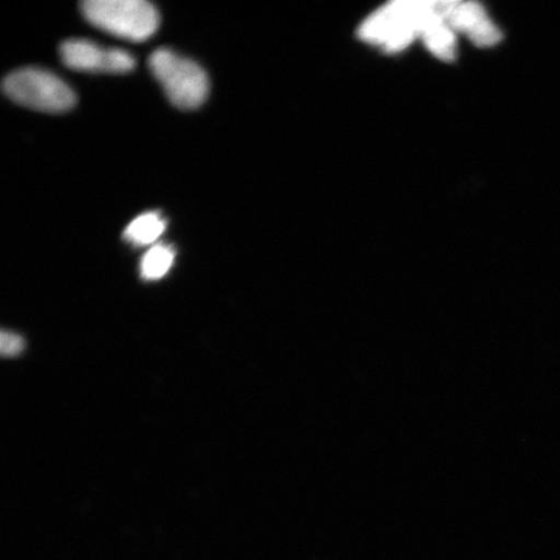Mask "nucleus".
<instances>
[{
	"label": "nucleus",
	"instance_id": "1",
	"mask_svg": "<svg viewBox=\"0 0 560 560\" xmlns=\"http://www.w3.org/2000/svg\"><path fill=\"white\" fill-rule=\"evenodd\" d=\"M446 0H405L389 3L362 24L359 35L369 44L382 46L384 51L400 52L420 37L433 20L446 18Z\"/></svg>",
	"mask_w": 560,
	"mask_h": 560
},
{
	"label": "nucleus",
	"instance_id": "2",
	"mask_svg": "<svg viewBox=\"0 0 560 560\" xmlns=\"http://www.w3.org/2000/svg\"><path fill=\"white\" fill-rule=\"evenodd\" d=\"M82 13L97 30L131 42L151 38L160 24L155 5L144 0H88Z\"/></svg>",
	"mask_w": 560,
	"mask_h": 560
},
{
	"label": "nucleus",
	"instance_id": "3",
	"mask_svg": "<svg viewBox=\"0 0 560 560\" xmlns=\"http://www.w3.org/2000/svg\"><path fill=\"white\" fill-rule=\"evenodd\" d=\"M149 66L175 107L195 109L207 101L209 80L198 62L182 58L167 48H159L150 56Z\"/></svg>",
	"mask_w": 560,
	"mask_h": 560
},
{
	"label": "nucleus",
	"instance_id": "4",
	"mask_svg": "<svg viewBox=\"0 0 560 560\" xmlns=\"http://www.w3.org/2000/svg\"><path fill=\"white\" fill-rule=\"evenodd\" d=\"M3 90L13 102L48 114H60L75 104L73 90L58 75L40 68L16 70L7 77Z\"/></svg>",
	"mask_w": 560,
	"mask_h": 560
},
{
	"label": "nucleus",
	"instance_id": "5",
	"mask_svg": "<svg viewBox=\"0 0 560 560\" xmlns=\"http://www.w3.org/2000/svg\"><path fill=\"white\" fill-rule=\"evenodd\" d=\"M62 62L80 72L122 74L136 68V59L120 48H107L86 39H70L60 48Z\"/></svg>",
	"mask_w": 560,
	"mask_h": 560
},
{
	"label": "nucleus",
	"instance_id": "6",
	"mask_svg": "<svg viewBox=\"0 0 560 560\" xmlns=\"http://www.w3.org/2000/svg\"><path fill=\"white\" fill-rule=\"evenodd\" d=\"M454 32L468 35L475 45L490 47L499 44L501 32L489 20L487 12L479 3L455 2L446 18Z\"/></svg>",
	"mask_w": 560,
	"mask_h": 560
},
{
	"label": "nucleus",
	"instance_id": "7",
	"mask_svg": "<svg viewBox=\"0 0 560 560\" xmlns=\"http://www.w3.org/2000/svg\"><path fill=\"white\" fill-rule=\"evenodd\" d=\"M420 38L429 50L443 61H453L457 52V37L444 18H438L425 27Z\"/></svg>",
	"mask_w": 560,
	"mask_h": 560
},
{
	"label": "nucleus",
	"instance_id": "8",
	"mask_svg": "<svg viewBox=\"0 0 560 560\" xmlns=\"http://www.w3.org/2000/svg\"><path fill=\"white\" fill-rule=\"evenodd\" d=\"M166 222L159 212L137 217L124 231V240L135 247H145L155 243L165 233Z\"/></svg>",
	"mask_w": 560,
	"mask_h": 560
},
{
	"label": "nucleus",
	"instance_id": "9",
	"mask_svg": "<svg viewBox=\"0 0 560 560\" xmlns=\"http://www.w3.org/2000/svg\"><path fill=\"white\" fill-rule=\"evenodd\" d=\"M175 258L171 245L156 244L143 256L140 262V275L145 280H158L167 275Z\"/></svg>",
	"mask_w": 560,
	"mask_h": 560
},
{
	"label": "nucleus",
	"instance_id": "10",
	"mask_svg": "<svg viewBox=\"0 0 560 560\" xmlns=\"http://www.w3.org/2000/svg\"><path fill=\"white\" fill-rule=\"evenodd\" d=\"M0 349H2L3 355L15 357L23 352L24 340L16 334L4 331L2 340H0Z\"/></svg>",
	"mask_w": 560,
	"mask_h": 560
}]
</instances>
